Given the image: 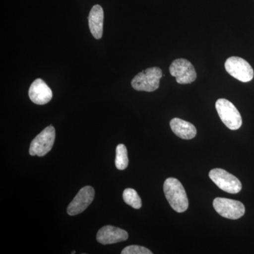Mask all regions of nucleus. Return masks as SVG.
<instances>
[{
	"label": "nucleus",
	"mask_w": 254,
	"mask_h": 254,
	"mask_svg": "<svg viewBox=\"0 0 254 254\" xmlns=\"http://www.w3.org/2000/svg\"><path fill=\"white\" fill-rule=\"evenodd\" d=\"M215 108L224 125L231 130H237L242 127V119L240 112L231 102L220 98L215 103Z\"/></svg>",
	"instance_id": "nucleus-3"
},
{
	"label": "nucleus",
	"mask_w": 254,
	"mask_h": 254,
	"mask_svg": "<svg viewBox=\"0 0 254 254\" xmlns=\"http://www.w3.org/2000/svg\"><path fill=\"white\" fill-rule=\"evenodd\" d=\"M209 177L220 190L227 193L235 194L242 190V183L240 180L223 169L215 168L210 170Z\"/></svg>",
	"instance_id": "nucleus-6"
},
{
	"label": "nucleus",
	"mask_w": 254,
	"mask_h": 254,
	"mask_svg": "<svg viewBox=\"0 0 254 254\" xmlns=\"http://www.w3.org/2000/svg\"><path fill=\"white\" fill-rule=\"evenodd\" d=\"M163 71L159 67H150L138 73L132 79L131 86L138 91L153 92L160 86Z\"/></svg>",
	"instance_id": "nucleus-2"
},
{
	"label": "nucleus",
	"mask_w": 254,
	"mask_h": 254,
	"mask_svg": "<svg viewBox=\"0 0 254 254\" xmlns=\"http://www.w3.org/2000/svg\"><path fill=\"white\" fill-rule=\"evenodd\" d=\"M213 204L219 215L230 220H237L245 213V205L238 200L216 198L214 199Z\"/></svg>",
	"instance_id": "nucleus-7"
},
{
	"label": "nucleus",
	"mask_w": 254,
	"mask_h": 254,
	"mask_svg": "<svg viewBox=\"0 0 254 254\" xmlns=\"http://www.w3.org/2000/svg\"><path fill=\"white\" fill-rule=\"evenodd\" d=\"M225 69L232 77L239 81L247 83L254 78L253 68L248 62L239 57H231L226 60L225 64Z\"/></svg>",
	"instance_id": "nucleus-5"
},
{
	"label": "nucleus",
	"mask_w": 254,
	"mask_h": 254,
	"mask_svg": "<svg viewBox=\"0 0 254 254\" xmlns=\"http://www.w3.org/2000/svg\"><path fill=\"white\" fill-rule=\"evenodd\" d=\"M94 197L95 190L93 187H83L68 205L66 210L67 213L71 216L81 213L89 206L94 199Z\"/></svg>",
	"instance_id": "nucleus-9"
},
{
	"label": "nucleus",
	"mask_w": 254,
	"mask_h": 254,
	"mask_svg": "<svg viewBox=\"0 0 254 254\" xmlns=\"http://www.w3.org/2000/svg\"><path fill=\"white\" fill-rule=\"evenodd\" d=\"M170 73L180 84H190L197 77L194 66L185 59L174 60L170 66Z\"/></svg>",
	"instance_id": "nucleus-8"
},
{
	"label": "nucleus",
	"mask_w": 254,
	"mask_h": 254,
	"mask_svg": "<svg viewBox=\"0 0 254 254\" xmlns=\"http://www.w3.org/2000/svg\"><path fill=\"white\" fill-rule=\"evenodd\" d=\"M148 249L138 245H131L124 249L122 254H152Z\"/></svg>",
	"instance_id": "nucleus-16"
},
{
	"label": "nucleus",
	"mask_w": 254,
	"mask_h": 254,
	"mask_svg": "<svg viewBox=\"0 0 254 254\" xmlns=\"http://www.w3.org/2000/svg\"><path fill=\"white\" fill-rule=\"evenodd\" d=\"M55 140V129L54 127H46L31 141L29 153L32 156L43 157L52 150Z\"/></svg>",
	"instance_id": "nucleus-4"
},
{
	"label": "nucleus",
	"mask_w": 254,
	"mask_h": 254,
	"mask_svg": "<svg viewBox=\"0 0 254 254\" xmlns=\"http://www.w3.org/2000/svg\"><path fill=\"white\" fill-rule=\"evenodd\" d=\"M28 95L35 104L46 105L53 98V92L46 82L41 78H37L30 86Z\"/></svg>",
	"instance_id": "nucleus-10"
},
{
	"label": "nucleus",
	"mask_w": 254,
	"mask_h": 254,
	"mask_svg": "<svg viewBox=\"0 0 254 254\" xmlns=\"http://www.w3.org/2000/svg\"><path fill=\"white\" fill-rule=\"evenodd\" d=\"M170 125L173 133L182 139L190 140L196 136L197 130L194 125L182 119H173Z\"/></svg>",
	"instance_id": "nucleus-13"
},
{
	"label": "nucleus",
	"mask_w": 254,
	"mask_h": 254,
	"mask_svg": "<svg viewBox=\"0 0 254 254\" xmlns=\"http://www.w3.org/2000/svg\"><path fill=\"white\" fill-rule=\"evenodd\" d=\"M128 158L127 147L124 144H119L116 148L115 165L120 170H125L128 167Z\"/></svg>",
	"instance_id": "nucleus-15"
},
{
	"label": "nucleus",
	"mask_w": 254,
	"mask_h": 254,
	"mask_svg": "<svg viewBox=\"0 0 254 254\" xmlns=\"http://www.w3.org/2000/svg\"><path fill=\"white\" fill-rule=\"evenodd\" d=\"M163 190L165 197L173 210L177 213L186 211L189 207V200L186 190L181 182L173 177L168 178L164 183Z\"/></svg>",
	"instance_id": "nucleus-1"
},
{
	"label": "nucleus",
	"mask_w": 254,
	"mask_h": 254,
	"mask_svg": "<svg viewBox=\"0 0 254 254\" xmlns=\"http://www.w3.org/2000/svg\"><path fill=\"white\" fill-rule=\"evenodd\" d=\"M96 238L97 241L101 245H113L127 240L128 238V235L123 229L107 225L100 229Z\"/></svg>",
	"instance_id": "nucleus-11"
},
{
	"label": "nucleus",
	"mask_w": 254,
	"mask_h": 254,
	"mask_svg": "<svg viewBox=\"0 0 254 254\" xmlns=\"http://www.w3.org/2000/svg\"><path fill=\"white\" fill-rule=\"evenodd\" d=\"M123 199L125 203L132 208L140 209L142 206V202L139 195L136 190L133 189H126L123 192Z\"/></svg>",
	"instance_id": "nucleus-14"
},
{
	"label": "nucleus",
	"mask_w": 254,
	"mask_h": 254,
	"mask_svg": "<svg viewBox=\"0 0 254 254\" xmlns=\"http://www.w3.org/2000/svg\"><path fill=\"white\" fill-rule=\"evenodd\" d=\"M103 21L104 11L99 4L95 5L92 7L88 16V24L90 31L95 39H100L103 36Z\"/></svg>",
	"instance_id": "nucleus-12"
}]
</instances>
